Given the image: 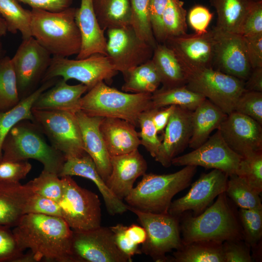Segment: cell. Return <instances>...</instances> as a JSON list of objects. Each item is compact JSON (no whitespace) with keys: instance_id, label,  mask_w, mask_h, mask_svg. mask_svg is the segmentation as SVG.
<instances>
[{"instance_id":"cell-1","label":"cell","mask_w":262,"mask_h":262,"mask_svg":"<svg viewBox=\"0 0 262 262\" xmlns=\"http://www.w3.org/2000/svg\"><path fill=\"white\" fill-rule=\"evenodd\" d=\"M12 231L21 248H29L36 262H73V230L62 217L25 214Z\"/></svg>"},{"instance_id":"cell-2","label":"cell","mask_w":262,"mask_h":262,"mask_svg":"<svg viewBox=\"0 0 262 262\" xmlns=\"http://www.w3.org/2000/svg\"><path fill=\"white\" fill-rule=\"evenodd\" d=\"M180 232L183 244L197 241L224 242L243 240L237 213L229 203L225 192L200 214L183 213L180 216Z\"/></svg>"},{"instance_id":"cell-3","label":"cell","mask_w":262,"mask_h":262,"mask_svg":"<svg viewBox=\"0 0 262 262\" xmlns=\"http://www.w3.org/2000/svg\"><path fill=\"white\" fill-rule=\"evenodd\" d=\"M76 8L59 12L32 9L33 36L53 56L78 55L82 46L81 33L75 20Z\"/></svg>"},{"instance_id":"cell-4","label":"cell","mask_w":262,"mask_h":262,"mask_svg":"<svg viewBox=\"0 0 262 262\" xmlns=\"http://www.w3.org/2000/svg\"><path fill=\"white\" fill-rule=\"evenodd\" d=\"M149 93H129L101 82L88 91L80 100V110L88 115L120 118L138 127V118L152 109Z\"/></svg>"},{"instance_id":"cell-5","label":"cell","mask_w":262,"mask_h":262,"mask_svg":"<svg viewBox=\"0 0 262 262\" xmlns=\"http://www.w3.org/2000/svg\"><path fill=\"white\" fill-rule=\"evenodd\" d=\"M196 168L187 165L173 173H145L124 199L128 205L141 211L167 213L173 197L190 185Z\"/></svg>"},{"instance_id":"cell-6","label":"cell","mask_w":262,"mask_h":262,"mask_svg":"<svg viewBox=\"0 0 262 262\" xmlns=\"http://www.w3.org/2000/svg\"><path fill=\"white\" fill-rule=\"evenodd\" d=\"M2 160L34 159L43 170L58 175L66 160L64 155L49 144L38 126L29 120L16 125L5 137L2 147Z\"/></svg>"},{"instance_id":"cell-7","label":"cell","mask_w":262,"mask_h":262,"mask_svg":"<svg viewBox=\"0 0 262 262\" xmlns=\"http://www.w3.org/2000/svg\"><path fill=\"white\" fill-rule=\"evenodd\" d=\"M185 70L186 86L209 99L228 115L245 90L244 82L213 68L182 65Z\"/></svg>"},{"instance_id":"cell-8","label":"cell","mask_w":262,"mask_h":262,"mask_svg":"<svg viewBox=\"0 0 262 262\" xmlns=\"http://www.w3.org/2000/svg\"><path fill=\"white\" fill-rule=\"evenodd\" d=\"M127 210L136 215L147 233L141 250L156 262H168L166 254L180 248V216L167 213H156L140 211L127 205Z\"/></svg>"},{"instance_id":"cell-9","label":"cell","mask_w":262,"mask_h":262,"mask_svg":"<svg viewBox=\"0 0 262 262\" xmlns=\"http://www.w3.org/2000/svg\"><path fill=\"white\" fill-rule=\"evenodd\" d=\"M61 178L63 192L58 204L61 217L74 231H86L100 227L101 210L98 196L79 186L71 176Z\"/></svg>"},{"instance_id":"cell-10","label":"cell","mask_w":262,"mask_h":262,"mask_svg":"<svg viewBox=\"0 0 262 262\" xmlns=\"http://www.w3.org/2000/svg\"><path fill=\"white\" fill-rule=\"evenodd\" d=\"M32 112L33 122L66 159L86 153L75 113L33 109Z\"/></svg>"},{"instance_id":"cell-11","label":"cell","mask_w":262,"mask_h":262,"mask_svg":"<svg viewBox=\"0 0 262 262\" xmlns=\"http://www.w3.org/2000/svg\"><path fill=\"white\" fill-rule=\"evenodd\" d=\"M118 72L109 57L99 53L75 60L53 56L41 83L58 77L66 81L74 79L86 86L88 91L100 82H111Z\"/></svg>"},{"instance_id":"cell-12","label":"cell","mask_w":262,"mask_h":262,"mask_svg":"<svg viewBox=\"0 0 262 262\" xmlns=\"http://www.w3.org/2000/svg\"><path fill=\"white\" fill-rule=\"evenodd\" d=\"M52 57L33 36L22 40L11 58L20 99L33 92L41 83Z\"/></svg>"},{"instance_id":"cell-13","label":"cell","mask_w":262,"mask_h":262,"mask_svg":"<svg viewBox=\"0 0 262 262\" xmlns=\"http://www.w3.org/2000/svg\"><path fill=\"white\" fill-rule=\"evenodd\" d=\"M71 252L73 262H131L117 248L110 227L73 230Z\"/></svg>"},{"instance_id":"cell-14","label":"cell","mask_w":262,"mask_h":262,"mask_svg":"<svg viewBox=\"0 0 262 262\" xmlns=\"http://www.w3.org/2000/svg\"><path fill=\"white\" fill-rule=\"evenodd\" d=\"M107 33V56L123 76L151 59L154 49L140 39L131 26L109 29Z\"/></svg>"},{"instance_id":"cell-15","label":"cell","mask_w":262,"mask_h":262,"mask_svg":"<svg viewBox=\"0 0 262 262\" xmlns=\"http://www.w3.org/2000/svg\"><path fill=\"white\" fill-rule=\"evenodd\" d=\"M242 157L234 152L223 139L219 130L191 152L175 157V166H202L218 169L229 176L237 174Z\"/></svg>"},{"instance_id":"cell-16","label":"cell","mask_w":262,"mask_h":262,"mask_svg":"<svg viewBox=\"0 0 262 262\" xmlns=\"http://www.w3.org/2000/svg\"><path fill=\"white\" fill-rule=\"evenodd\" d=\"M212 30L214 43L212 68L245 82L252 67L243 36L215 28Z\"/></svg>"},{"instance_id":"cell-17","label":"cell","mask_w":262,"mask_h":262,"mask_svg":"<svg viewBox=\"0 0 262 262\" xmlns=\"http://www.w3.org/2000/svg\"><path fill=\"white\" fill-rule=\"evenodd\" d=\"M228 178L227 173L215 169L203 173L185 196L171 202L168 213L179 216L188 211H192L194 216L200 214L215 197L226 192Z\"/></svg>"},{"instance_id":"cell-18","label":"cell","mask_w":262,"mask_h":262,"mask_svg":"<svg viewBox=\"0 0 262 262\" xmlns=\"http://www.w3.org/2000/svg\"><path fill=\"white\" fill-rule=\"evenodd\" d=\"M217 130L228 146L241 157L262 152V125L251 117L233 111Z\"/></svg>"},{"instance_id":"cell-19","label":"cell","mask_w":262,"mask_h":262,"mask_svg":"<svg viewBox=\"0 0 262 262\" xmlns=\"http://www.w3.org/2000/svg\"><path fill=\"white\" fill-rule=\"evenodd\" d=\"M164 43L172 50L182 65L213 67L214 43L212 30L201 34L186 33L168 38Z\"/></svg>"},{"instance_id":"cell-20","label":"cell","mask_w":262,"mask_h":262,"mask_svg":"<svg viewBox=\"0 0 262 262\" xmlns=\"http://www.w3.org/2000/svg\"><path fill=\"white\" fill-rule=\"evenodd\" d=\"M192 111L176 106L170 117L154 158L163 166H170L172 160L188 146L192 133Z\"/></svg>"},{"instance_id":"cell-21","label":"cell","mask_w":262,"mask_h":262,"mask_svg":"<svg viewBox=\"0 0 262 262\" xmlns=\"http://www.w3.org/2000/svg\"><path fill=\"white\" fill-rule=\"evenodd\" d=\"M112 171L106 183L113 193L122 200L133 188V184L147 170V163L138 149L111 157Z\"/></svg>"},{"instance_id":"cell-22","label":"cell","mask_w":262,"mask_h":262,"mask_svg":"<svg viewBox=\"0 0 262 262\" xmlns=\"http://www.w3.org/2000/svg\"><path fill=\"white\" fill-rule=\"evenodd\" d=\"M75 115L80 126L84 149L92 159L99 174L106 182L111 173L112 165L111 156L99 130L103 117L91 116L81 110Z\"/></svg>"},{"instance_id":"cell-23","label":"cell","mask_w":262,"mask_h":262,"mask_svg":"<svg viewBox=\"0 0 262 262\" xmlns=\"http://www.w3.org/2000/svg\"><path fill=\"white\" fill-rule=\"evenodd\" d=\"M75 20L82 38L81 49L76 59L95 53L107 56V39L97 18L93 0H81L80 7L76 8Z\"/></svg>"},{"instance_id":"cell-24","label":"cell","mask_w":262,"mask_h":262,"mask_svg":"<svg viewBox=\"0 0 262 262\" xmlns=\"http://www.w3.org/2000/svg\"><path fill=\"white\" fill-rule=\"evenodd\" d=\"M64 172L67 176H78L92 180L100 192L110 214H121L128 211L127 205L110 190L99 174L94 161L88 154L68 159L64 166Z\"/></svg>"},{"instance_id":"cell-25","label":"cell","mask_w":262,"mask_h":262,"mask_svg":"<svg viewBox=\"0 0 262 262\" xmlns=\"http://www.w3.org/2000/svg\"><path fill=\"white\" fill-rule=\"evenodd\" d=\"M136 127L125 120L103 117L99 130L110 156L132 152L141 145Z\"/></svg>"},{"instance_id":"cell-26","label":"cell","mask_w":262,"mask_h":262,"mask_svg":"<svg viewBox=\"0 0 262 262\" xmlns=\"http://www.w3.org/2000/svg\"><path fill=\"white\" fill-rule=\"evenodd\" d=\"M88 88L82 83L69 85L67 81L58 79L54 85L39 96L32 109L76 113L80 110V100Z\"/></svg>"},{"instance_id":"cell-27","label":"cell","mask_w":262,"mask_h":262,"mask_svg":"<svg viewBox=\"0 0 262 262\" xmlns=\"http://www.w3.org/2000/svg\"><path fill=\"white\" fill-rule=\"evenodd\" d=\"M33 193L26 184L0 181V226L14 227L26 214Z\"/></svg>"},{"instance_id":"cell-28","label":"cell","mask_w":262,"mask_h":262,"mask_svg":"<svg viewBox=\"0 0 262 262\" xmlns=\"http://www.w3.org/2000/svg\"><path fill=\"white\" fill-rule=\"evenodd\" d=\"M227 114L206 98L192 111V133L188 146L196 149L204 143L212 132L217 130Z\"/></svg>"},{"instance_id":"cell-29","label":"cell","mask_w":262,"mask_h":262,"mask_svg":"<svg viewBox=\"0 0 262 262\" xmlns=\"http://www.w3.org/2000/svg\"><path fill=\"white\" fill-rule=\"evenodd\" d=\"M160 76L163 88L186 85L185 70L176 55L164 43H157L151 58Z\"/></svg>"},{"instance_id":"cell-30","label":"cell","mask_w":262,"mask_h":262,"mask_svg":"<svg viewBox=\"0 0 262 262\" xmlns=\"http://www.w3.org/2000/svg\"><path fill=\"white\" fill-rule=\"evenodd\" d=\"M58 80L54 78L41 83L33 92L21 99L18 103L9 110L0 113V161L2 159L3 141L10 131L18 123L29 120L33 121L32 108L39 96L50 88Z\"/></svg>"},{"instance_id":"cell-31","label":"cell","mask_w":262,"mask_h":262,"mask_svg":"<svg viewBox=\"0 0 262 262\" xmlns=\"http://www.w3.org/2000/svg\"><path fill=\"white\" fill-rule=\"evenodd\" d=\"M254 0H210L217 14L215 29L240 34L244 19Z\"/></svg>"},{"instance_id":"cell-32","label":"cell","mask_w":262,"mask_h":262,"mask_svg":"<svg viewBox=\"0 0 262 262\" xmlns=\"http://www.w3.org/2000/svg\"><path fill=\"white\" fill-rule=\"evenodd\" d=\"M222 242L197 241L182 245L168 258L171 262H225Z\"/></svg>"},{"instance_id":"cell-33","label":"cell","mask_w":262,"mask_h":262,"mask_svg":"<svg viewBox=\"0 0 262 262\" xmlns=\"http://www.w3.org/2000/svg\"><path fill=\"white\" fill-rule=\"evenodd\" d=\"M95 13L103 30L130 26V0H93Z\"/></svg>"},{"instance_id":"cell-34","label":"cell","mask_w":262,"mask_h":262,"mask_svg":"<svg viewBox=\"0 0 262 262\" xmlns=\"http://www.w3.org/2000/svg\"><path fill=\"white\" fill-rule=\"evenodd\" d=\"M121 89L131 93L152 94L161 84L159 74L152 60L139 65L124 75Z\"/></svg>"},{"instance_id":"cell-35","label":"cell","mask_w":262,"mask_h":262,"mask_svg":"<svg viewBox=\"0 0 262 262\" xmlns=\"http://www.w3.org/2000/svg\"><path fill=\"white\" fill-rule=\"evenodd\" d=\"M206 98L188 89L186 85L158 89L151 95L152 106L159 109L176 105L194 111Z\"/></svg>"},{"instance_id":"cell-36","label":"cell","mask_w":262,"mask_h":262,"mask_svg":"<svg viewBox=\"0 0 262 262\" xmlns=\"http://www.w3.org/2000/svg\"><path fill=\"white\" fill-rule=\"evenodd\" d=\"M0 14L8 31L13 34L19 32L22 40L32 36L31 10L23 8L17 0H0Z\"/></svg>"},{"instance_id":"cell-37","label":"cell","mask_w":262,"mask_h":262,"mask_svg":"<svg viewBox=\"0 0 262 262\" xmlns=\"http://www.w3.org/2000/svg\"><path fill=\"white\" fill-rule=\"evenodd\" d=\"M20 100L11 58L3 56L0 59V113L11 109Z\"/></svg>"},{"instance_id":"cell-38","label":"cell","mask_w":262,"mask_h":262,"mask_svg":"<svg viewBox=\"0 0 262 262\" xmlns=\"http://www.w3.org/2000/svg\"><path fill=\"white\" fill-rule=\"evenodd\" d=\"M225 193L240 208H262L260 194L236 174L229 176Z\"/></svg>"},{"instance_id":"cell-39","label":"cell","mask_w":262,"mask_h":262,"mask_svg":"<svg viewBox=\"0 0 262 262\" xmlns=\"http://www.w3.org/2000/svg\"><path fill=\"white\" fill-rule=\"evenodd\" d=\"M130 26L137 36L153 49L157 44L152 30L149 16V0H130Z\"/></svg>"},{"instance_id":"cell-40","label":"cell","mask_w":262,"mask_h":262,"mask_svg":"<svg viewBox=\"0 0 262 262\" xmlns=\"http://www.w3.org/2000/svg\"><path fill=\"white\" fill-rule=\"evenodd\" d=\"M186 15L183 1L168 0L162 17L165 41L168 38L187 33Z\"/></svg>"},{"instance_id":"cell-41","label":"cell","mask_w":262,"mask_h":262,"mask_svg":"<svg viewBox=\"0 0 262 262\" xmlns=\"http://www.w3.org/2000/svg\"><path fill=\"white\" fill-rule=\"evenodd\" d=\"M238 216L244 241L250 248L256 247L262 238V208H240Z\"/></svg>"},{"instance_id":"cell-42","label":"cell","mask_w":262,"mask_h":262,"mask_svg":"<svg viewBox=\"0 0 262 262\" xmlns=\"http://www.w3.org/2000/svg\"><path fill=\"white\" fill-rule=\"evenodd\" d=\"M33 193L58 203L63 192L62 179L57 174L43 170L39 176L26 184Z\"/></svg>"},{"instance_id":"cell-43","label":"cell","mask_w":262,"mask_h":262,"mask_svg":"<svg viewBox=\"0 0 262 262\" xmlns=\"http://www.w3.org/2000/svg\"><path fill=\"white\" fill-rule=\"evenodd\" d=\"M237 175L261 194L262 192V152L243 157Z\"/></svg>"},{"instance_id":"cell-44","label":"cell","mask_w":262,"mask_h":262,"mask_svg":"<svg viewBox=\"0 0 262 262\" xmlns=\"http://www.w3.org/2000/svg\"><path fill=\"white\" fill-rule=\"evenodd\" d=\"M154 109L152 108L142 113L138 118V132L143 145L150 155L155 158L161 144V140L158 136V132L152 120Z\"/></svg>"},{"instance_id":"cell-45","label":"cell","mask_w":262,"mask_h":262,"mask_svg":"<svg viewBox=\"0 0 262 262\" xmlns=\"http://www.w3.org/2000/svg\"><path fill=\"white\" fill-rule=\"evenodd\" d=\"M234 111L262 125V92L245 90L237 100Z\"/></svg>"},{"instance_id":"cell-46","label":"cell","mask_w":262,"mask_h":262,"mask_svg":"<svg viewBox=\"0 0 262 262\" xmlns=\"http://www.w3.org/2000/svg\"><path fill=\"white\" fill-rule=\"evenodd\" d=\"M10 228L0 226V262H15L24 251Z\"/></svg>"},{"instance_id":"cell-47","label":"cell","mask_w":262,"mask_h":262,"mask_svg":"<svg viewBox=\"0 0 262 262\" xmlns=\"http://www.w3.org/2000/svg\"><path fill=\"white\" fill-rule=\"evenodd\" d=\"M32 164L27 160L0 161V181L18 183L24 179L32 169Z\"/></svg>"},{"instance_id":"cell-48","label":"cell","mask_w":262,"mask_h":262,"mask_svg":"<svg viewBox=\"0 0 262 262\" xmlns=\"http://www.w3.org/2000/svg\"><path fill=\"white\" fill-rule=\"evenodd\" d=\"M240 34L252 36L262 34V0H254L243 22Z\"/></svg>"},{"instance_id":"cell-49","label":"cell","mask_w":262,"mask_h":262,"mask_svg":"<svg viewBox=\"0 0 262 262\" xmlns=\"http://www.w3.org/2000/svg\"><path fill=\"white\" fill-rule=\"evenodd\" d=\"M225 262H252L250 247L244 240H229L223 242Z\"/></svg>"},{"instance_id":"cell-50","label":"cell","mask_w":262,"mask_h":262,"mask_svg":"<svg viewBox=\"0 0 262 262\" xmlns=\"http://www.w3.org/2000/svg\"><path fill=\"white\" fill-rule=\"evenodd\" d=\"M31 213L61 217L58 202L33 193L29 197L27 205L26 214Z\"/></svg>"},{"instance_id":"cell-51","label":"cell","mask_w":262,"mask_h":262,"mask_svg":"<svg viewBox=\"0 0 262 262\" xmlns=\"http://www.w3.org/2000/svg\"><path fill=\"white\" fill-rule=\"evenodd\" d=\"M168 0H149V16L152 30L157 43L165 41L162 17Z\"/></svg>"},{"instance_id":"cell-52","label":"cell","mask_w":262,"mask_h":262,"mask_svg":"<svg viewBox=\"0 0 262 262\" xmlns=\"http://www.w3.org/2000/svg\"><path fill=\"white\" fill-rule=\"evenodd\" d=\"M127 226L117 224L110 227L114 234L115 242L119 250L132 259L136 254H141L142 252L139 246L133 243L127 234Z\"/></svg>"},{"instance_id":"cell-53","label":"cell","mask_w":262,"mask_h":262,"mask_svg":"<svg viewBox=\"0 0 262 262\" xmlns=\"http://www.w3.org/2000/svg\"><path fill=\"white\" fill-rule=\"evenodd\" d=\"M213 16V14L208 8L201 5L193 6L188 15V22L197 34L206 33L209 23Z\"/></svg>"},{"instance_id":"cell-54","label":"cell","mask_w":262,"mask_h":262,"mask_svg":"<svg viewBox=\"0 0 262 262\" xmlns=\"http://www.w3.org/2000/svg\"><path fill=\"white\" fill-rule=\"evenodd\" d=\"M243 37L252 68L262 67V34Z\"/></svg>"},{"instance_id":"cell-55","label":"cell","mask_w":262,"mask_h":262,"mask_svg":"<svg viewBox=\"0 0 262 262\" xmlns=\"http://www.w3.org/2000/svg\"><path fill=\"white\" fill-rule=\"evenodd\" d=\"M27 4L32 9H39L50 12H59L70 7L73 0H17Z\"/></svg>"},{"instance_id":"cell-56","label":"cell","mask_w":262,"mask_h":262,"mask_svg":"<svg viewBox=\"0 0 262 262\" xmlns=\"http://www.w3.org/2000/svg\"><path fill=\"white\" fill-rule=\"evenodd\" d=\"M176 105H169L159 109H154L152 120L158 133L163 131L166 126Z\"/></svg>"},{"instance_id":"cell-57","label":"cell","mask_w":262,"mask_h":262,"mask_svg":"<svg viewBox=\"0 0 262 262\" xmlns=\"http://www.w3.org/2000/svg\"><path fill=\"white\" fill-rule=\"evenodd\" d=\"M246 90L262 92V67L252 68L247 79L244 82Z\"/></svg>"},{"instance_id":"cell-58","label":"cell","mask_w":262,"mask_h":262,"mask_svg":"<svg viewBox=\"0 0 262 262\" xmlns=\"http://www.w3.org/2000/svg\"><path fill=\"white\" fill-rule=\"evenodd\" d=\"M127 234L131 241L138 246L143 244L147 239V233L144 228L136 224L127 226Z\"/></svg>"},{"instance_id":"cell-59","label":"cell","mask_w":262,"mask_h":262,"mask_svg":"<svg viewBox=\"0 0 262 262\" xmlns=\"http://www.w3.org/2000/svg\"><path fill=\"white\" fill-rule=\"evenodd\" d=\"M33 254L30 251V253L27 254H22L19 258H18L15 262H35Z\"/></svg>"},{"instance_id":"cell-60","label":"cell","mask_w":262,"mask_h":262,"mask_svg":"<svg viewBox=\"0 0 262 262\" xmlns=\"http://www.w3.org/2000/svg\"><path fill=\"white\" fill-rule=\"evenodd\" d=\"M7 31L6 22L2 17L0 16V36L5 35Z\"/></svg>"},{"instance_id":"cell-61","label":"cell","mask_w":262,"mask_h":262,"mask_svg":"<svg viewBox=\"0 0 262 262\" xmlns=\"http://www.w3.org/2000/svg\"><path fill=\"white\" fill-rule=\"evenodd\" d=\"M4 50L3 49L2 45L0 40V59L3 57Z\"/></svg>"}]
</instances>
